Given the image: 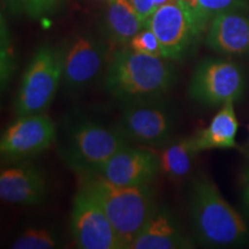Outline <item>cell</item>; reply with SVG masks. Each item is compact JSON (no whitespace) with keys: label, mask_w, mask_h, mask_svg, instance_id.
Wrapping results in <instances>:
<instances>
[{"label":"cell","mask_w":249,"mask_h":249,"mask_svg":"<svg viewBox=\"0 0 249 249\" xmlns=\"http://www.w3.org/2000/svg\"><path fill=\"white\" fill-rule=\"evenodd\" d=\"M147 27L157 36L164 57L172 60H181L201 34L194 17L178 0L156 9Z\"/></svg>","instance_id":"cell-9"},{"label":"cell","mask_w":249,"mask_h":249,"mask_svg":"<svg viewBox=\"0 0 249 249\" xmlns=\"http://www.w3.org/2000/svg\"><path fill=\"white\" fill-rule=\"evenodd\" d=\"M14 71V54L12 51L7 31L1 22V86L5 87Z\"/></svg>","instance_id":"cell-23"},{"label":"cell","mask_w":249,"mask_h":249,"mask_svg":"<svg viewBox=\"0 0 249 249\" xmlns=\"http://www.w3.org/2000/svg\"><path fill=\"white\" fill-rule=\"evenodd\" d=\"M128 139L117 127H107L93 121L74 124L59 147L65 163L81 176L96 173L99 167L124 145Z\"/></svg>","instance_id":"cell-4"},{"label":"cell","mask_w":249,"mask_h":249,"mask_svg":"<svg viewBox=\"0 0 249 249\" xmlns=\"http://www.w3.org/2000/svg\"><path fill=\"white\" fill-rule=\"evenodd\" d=\"M244 182H245V188H244V200L246 202V204L249 207V170L245 173V178H244Z\"/></svg>","instance_id":"cell-27"},{"label":"cell","mask_w":249,"mask_h":249,"mask_svg":"<svg viewBox=\"0 0 249 249\" xmlns=\"http://www.w3.org/2000/svg\"><path fill=\"white\" fill-rule=\"evenodd\" d=\"M178 1L181 2V4L191 12L192 15L195 18V22L197 24L198 29H200L201 33H203V31L208 28V22L204 18L203 14H202L198 0H178Z\"/></svg>","instance_id":"cell-24"},{"label":"cell","mask_w":249,"mask_h":249,"mask_svg":"<svg viewBox=\"0 0 249 249\" xmlns=\"http://www.w3.org/2000/svg\"><path fill=\"white\" fill-rule=\"evenodd\" d=\"M173 1H177V0H154L155 11L157 8L161 7V6H164V5H166V4H170V2H173Z\"/></svg>","instance_id":"cell-28"},{"label":"cell","mask_w":249,"mask_h":249,"mask_svg":"<svg viewBox=\"0 0 249 249\" xmlns=\"http://www.w3.org/2000/svg\"><path fill=\"white\" fill-rule=\"evenodd\" d=\"M147 23L142 20L130 0H110L105 13V30L113 43L128 45Z\"/></svg>","instance_id":"cell-17"},{"label":"cell","mask_w":249,"mask_h":249,"mask_svg":"<svg viewBox=\"0 0 249 249\" xmlns=\"http://www.w3.org/2000/svg\"><path fill=\"white\" fill-rule=\"evenodd\" d=\"M207 45L225 55L249 54V12L235 8L218 13L207 28Z\"/></svg>","instance_id":"cell-13"},{"label":"cell","mask_w":249,"mask_h":249,"mask_svg":"<svg viewBox=\"0 0 249 249\" xmlns=\"http://www.w3.org/2000/svg\"><path fill=\"white\" fill-rule=\"evenodd\" d=\"M195 242L167 208L157 207L128 249H189Z\"/></svg>","instance_id":"cell-14"},{"label":"cell","mask_w":249,"mask_h":249,"mask_svg":"<svg viewBox=\"0 0 249 249\" xmlns=\"http://www.w3.org/2000/svg\"><path fill=\"white\" fill-rule=\"evenodd\" d=\"M107 46L89 35L76 36L65 48L62 80L70 90H80L101 73Z\"/></svg>","instance_id":"cell-12"},{"label":"cell","mask_w":249,"mask_h":249,"mask_svg":"<svg viewBox=\"0 0 249 249\" xmlns=\"http://www.w3.org/2000/svg\"><path fill=\"white\" fill-rule=\"evenodd\" d=\"M60 246L57 233L45 227H29L15 239L14 249H53Z\"/></svg>","instance_id":"cell-19"},{"label":"cell","mask_w":249,"mask_h":249,"mask_svg":"<svg viewBox=\"0 0 249 249\" xmlns=\"http://www.w3.org/2000/svg\"><path fill=\"white\" fill-rule=\"evenodd\" d=\"M246 89V76L238 64L205 59L195 68L188 85V96L207 107L239 101Z\"/></svg>","instance_id":"cell-6"},{"label":"cell","mask_w":249,"mask_h":249,"mask_svg":"<svg viewBox=\"0 0 249 249\" xmlns=\"http://www.w3.org/2000/svg\"><path fill=\"white\" fill-rule=\"evenodd\" d=\"M55 135L54 123L44 113L18 117L1 135V157L14 161L34 157L46 150Z\"/></svg>","instance_id":"cell-10"},{"label":"cell","mask_w":249,"mask_h":249,"mask_svg":"<svg viewBox=\"0 0 249 249\" xmlns=\"http://www.w3.org/2000/svg\"><path fill=\"white\" fill-rule=\"evenodd\" d=\"M198 2H200L202 14L209 23L211 18L218 13L230 9L247 8L248 0H198Z\"/></svg>","instance_id":"cell-22"},{"label":"cell","mask_w":249,"mask_h":249,"mask_svg":"<svg viewBox=\"0 0 249 249\" xmlns=\"http://www.w3.org/2000/svg\"><path fill=\"white\" fill-rule=\"evenodd\" d=\"M174 126L172 112L161 99L126 104L118 124V128L128 141L151 148L169 144Z\"/></svg>","instance_id":"cell-7"},{"label":"cell","mask_w":249,"mask_h":249,"mask_svg":"<svg viewBox=\"0 0 249 249\" xmlns=\"http://www.w3.org/2000/svg\"><path fill=\"white\" fill-rule=\"evenodd\" d=\"M65 48L42 45L24 71L14 103L18 117L43 113L53 101L64 73Z\"/></svg>","instance_id":"cell-5"},{"label":"cell","mask_w":249,"mask_h":249,"mask_svg":"<svg viewBox=\"0 0 249 249\" xmlns=\"http://www.w3.org/2000/svg\"><path fill=\"white\" fill-rule=\"evenodd\" d=\"M128 46L134 51L141 52V53L156 55V57H164V52L160 40L155 35L154 31L149 29L148 27L143 28L140 33L136 34L129 42Z\"/></svg>","instance_id":"cell-20"},{"label":"cell","mask_w":249,"mask_h":249,"mask_svg":"<svg viewBox=\"0 0 249 249\" xmlns=\"http://www.w3.org/2000/svg\"><path fill=\"white\" fill-rule=\"evenodd\" d=\"M48 187L44 173L31 164H20L0 173V197L13 204L35 205L44 201Z\"/></svg>","instance_id":"cell-15"},{"label":"cell","mask_w":249,"mask_h":249,"mask_svg":"<svg viewBox=\"0 0 249 249\" xmlns=\"http://www.w3.org/2000/svg\"><path fill=\"white\" fill-rule=\"evenodd\" d=\"M160 172L158 155L127 144L119 149L96 173L119 186L150 185Z\"/></svg>","instance_id":"cell-11"},{"label":"cell","mask_w":249,"mask_h":249,"mask_svg":"<svg viewBox=\"0 0 249 249\" xmlns=\"http://www.w3.org/2000/svg\"><path fill=\"white\" fill-rule=\"evenodd\" d=\"M134 8L138 11V13L143 21L147 23L149 18L155 12L154 0H130Z\"/></svg>","instance_id":"cell-25"},{"label":"cell","mask_w":249,"mask_h":249,"mask_svg":"<svg viewBox=\"0 0 249 249\" xmlns=\"http://www.w3.org/2000/svg\"><path fill=\"white\" fill-rule=\"evenodd\" d=\"M189 216L195 238L208 247H233L249 239V227L208 177L192 183Z\"/></svg>","instance_id":"cell-2"},{"label":"cell","mask_w":249,"mask_h":249,"mask_svg":"<svg viewBox=\"0 0 249 249\" xmlns=\"http://www.w3.org/2000/svg\"><path fill=\"white\" fill-rule=\"evenodd\" d=\"M248 128H249V127H248Z\"/></svg>","instance_id":"cell-29"},{"label":"cell","mask_w":249,"mask_h":249,"mask_svg":"<svg viewBox=\"0 0 249 249\" xmlns=\"http://www.w3.org/2000/svg\"><path fill=\"white\" fill-rule=\"evenodd\" d=\"M71 233L80 249H124L119 235L98 202L82 186L74 196Z\"/></svg>","instance_id":"cell-8"},{"label":"cell","mask_w":249,"mask_h":249,"mask_svg":"<svg viewBox=\"0 0 249 249\" xmlns=\"http://www.w3.org/2000/svg\"><path fill=\"white\" fill-rule=\"evenodd\" d=\"M81 186L98 202L119 235L124 249L139 234L157 205L150 185H114L98 174L81 176Z\"/></svg>","instance_id":"cell-3"},{"label":"cell","mask_w":249,"mask_h":249,"mask_svg":"<svg viewBox=\"0 0 249 249\" xmlns=\"http://www.w3.org/2000/svg\"><path fill=\"white\" fill-rule=\"evenodd\" d=\"M239 121L234 110V102H227L214 114L209 126L197 130L193 139L198 152L211 149H234Z\"/></svg>","instance_id":"cell-16"},{"label":"cell","mask_w":249,"mask_h":249,"mask_svg":"<svg viewBox=\"0 0 249 249\" xmlns=\"http://www.w3.org/2000/svg\"><path fill=\"white\" fill-rule=\"evenodd\" d=\"M197 154L200 152L196 148L193 136L170 142L158 156L160 172L170 180L180 181L191 172Z\"/></svg>","instance_id":"cell-18"},{"label":"cell","mask_w":249,"mask_h":249,"mask_svg":"<svg viewBox=\"0 0 249 249\" xmlns=\"http://www.w3.org/2000/svg\"><path fill=\"white\" fill-rule=\"evenodd\" d=\"M1 5L2 8H5L6 11L11 12L14 15L23 13L22 5H21L20 0H1Z\"/></svg>","instance_id":"cell-26"},{"label":"cell","mask_w":249,"mask_h":249,"mask_svg":"<svg viewBox=\"0 0 249 249\" xmlns=\"http://www.w3.org/2000/svg\"><path fill=\"white\" fill-rule=\"evenodd\" d=\"M167 58L124 48L111 58L105 88L124 104L160 101L176 82V71Z\"/></svg>","instance_id":"cell-1"},{"label":"cell","mask_w":249,"mask_h":249,"mask_svg":"<svg viewBox=\"0 0 249 249\" xmlns=\"http://www.w3.org/2000/svg\"><path fill=\"white\" fill-rule=\"evenodd\" d=\"M20 1L23 13L37 20L54 15L60 11L62 6V0H20Z\"/></svg>","instance_id":"cell-21"}]
</instances>
